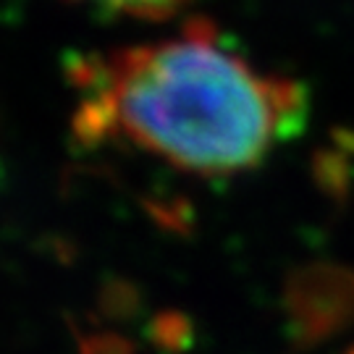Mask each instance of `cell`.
<instances>
[{"instance_id":"cell-1","label":"cell","mask_w":354,"mask_h":354,"mask_svg":"<svg viewBox=\"0 0 354 354\" xmlns=\"http://www.w3.org/2000/svg\"><path fill=\"white\" fill-rule=\"evenodd\" d=\"M68 76L84 145L129 147L205 178L257 168L310 113L297 79L254 68L203 19L176 37L76 58Z\"/></svg>"},{"instance_id":"cell-2","label":"cell","mask_w":354,"mask_h":354,"mask_svg":"<svg viewBox=\"0 0 354 354\" xmlns=\"http://www.w3.org/2000/svg\"><path fill=\"white\" fill-rule=\"evenodd\" d=\"M297 320L310 339H326L354 323V273L323 266L310 270L297 286Z\"/></svg>"},{"instance_id":"cell-3","label":"cell","mask_w":354,"mask_h":354,"mask_svg":"<svg viewBox=\"0 0 354 354\" xmlns=\"http://www.w3.org/2000/svg\"><path fill=\"white\" fill-rule=\"evenodd\" d=\"M84 3L89 8L111 16H127V19H142V21H163L176 16L189 0H74Z\"/></svg>"},{"instance_id":"cell-4","label":"cell","mask_w":354,"mask_h":354,"mask_svg":"<svg viewBox=\"0 0 354 354\" xmlns=\"http://www.w3.org/2000/svg\"><path fill=\"white\" fill-rule=\"evenodd\" d=\"M349 354H354V349H352V352H349Z\"/></svg>"}]
</instances>
